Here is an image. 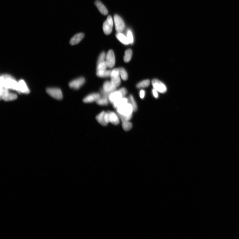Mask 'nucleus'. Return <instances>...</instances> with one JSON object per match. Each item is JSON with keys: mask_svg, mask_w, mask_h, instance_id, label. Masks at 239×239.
Returning a JSON list of instances; mask_svg holds the SVG:
<instances>
[{"mask_svg": "<svg viewBox=\"0 0 239 239\" xmlns=\"http://www.w3.org/2000/svg\"><path fill=\"white\" fill-rule=\"evenodd\" d=\"M4 79V87L8 89L14 90L18 91V84L16 80L9 75H2Z\"/></svg>", "mask_w": 239, "mask_h": 239, "instance_id": "nucleus-1", "label": "nucleus"}, {"mask_svg": "<svg viewBox=\"0 0 239 239\" xmlns=\"http://www.w3.org/2000/svg\"><path fill=\"white\" fill-rule=\"evenodd\" d=\"M106 55L105 52H102L100 54L97 60V65L105 61L106 58Z\"/></svg>", "mask_w": 239, "mask_h": 239, "instance_id": "nucleus-29", "label": "nucleus"}, {"mask_svg": "<svg viewBox=\"0 0 239 239\" xmlns=\"http://www.w3.org/2000/svg\"><path fill=\"white\" fill-rule=\"evenodd\" d=\"M121 93L122 96L125 97L127 93V90L126 88L124 87L121 88L119 90Z\"/></svg>", "mask_w": 239, "mask_h": 239, "instance_id": "nucleus-32", "label": "nucleus"}, {"mask_svg": "<svg viewBox=\"0 0 239 239\" xmlns=\"http://www.w3.org/2000/svg\"><path fill=\"white\" fill-rule=\"evenodd\" d=\"M111 72V70H106L98 71L96 72V75L100 78H108L110 76Z\"/></svg>", "mask_w": 239, "mask_h": 239, "instance_id": "nucleus-20", "label": "nucleus"}, {"mask_svg": "<svg viewBox=\"0 0 239 239\" xmlns=\"http://www.w3.org/2000/svg\"><path fill=\"white\" fill-rule=\"evenodd\" d=\"M0 98L1 100L8 102L16 100L17 96L16 94L9 92L8 89L4 87L0 91Z\"/></svg>", "mask_w": 239, "mask_h": 239, "instance_id": "nucleus-3", "label": "nucleus"}, {"mask_svg": "<svg viewBox=\"0 0 239 239\" xmlns=\"http://www.w3.org/2000/svg\"><path fill=\"white\" fill-rule=\"evenodd\" d=\"M145 93L144 90H141L140 92V96L141 99H143L145 96Z\"/></svg>", "mask_w": 239, "mask_h": 239, "instance_id": "nucleus-33", "label": "nucleus"}, {"mask_svg": "<svg viewBox=\"0 0 239 239\" xmlns=\"http://www.w3.org/2000/svg\"><path fill=\"white\" fill-rule=\"evenodd\" d=\"M121 78L124 81H126L128 78V75L126 70L123 67H119L118 68Z\"/></svg>", "mask_w": 239, "mask_h": 239, "instance_id": "nucleus-26", "label": "nucleus"}, {"mask_svg": "<svg viewBox=\"0 0 239 239\" xmlns=\"http://www.w3.org/2000/svg\"><path fill=\"white\" fill-rule=\"evenodd\" d=\"M84 37V33H79L73 36L70 39V44L72 45H75L78 44L83 39Z\"/></svg>", "mask_w": 239, "mask_h": 239, "instance_id": "nucleus-14", "label": "nucleus"}, {"mask_svg": "<svg viewBox=\"0 0 239 239\" xmlns=\"http://www.w3.org/2000/svg\"><path fill=\"white\" fill-rule=\"evenodd\" d=\"M127 37L130 44H133L134 42V39L132 32L131 30H128L127 32Z\"/></svg>", "mask_w": 239, "mask_h": 239, "instance_id": "nucleus-30", "label": "nucleus"}, {"mask_svg": "<svg viewBox=\"0 0 239 239\" xmlns=\"http://www.w3.org/2000/svg\"><path fill=\"white\" fill-rule=\"evenodd\" d=\"M47 93L50 96L57 100H61L63 96L62 91L59 88H50L46 90Z\"/></svg>", "mask_w": 239, "mask_h": 239, "instance_id": "nucleus-8", "label": "nucleus"}, {"mask_svg": "<svg viewBox=\"0 0 239 239\" xmlns=\"http://www.w3.org/2000/svg\"><path fill=\"white\" fill-rule=\"evenodd\" d=\"M85 80L84 77H80L72 81L69 84L70 88L74 90H78L85 84Z\"/></svg>", "mask_w": 239, "mask_h": 239, "instance_id": "nucleus-9", "label": "nucleus"}, {"mask_svg": "<svg viewBox=\"0 0 239 239\" xmlns=\"http://www.w3.org/2000/svg\"><path fill=\"white\" fill-rule=\"evenodd\" d=\"M120 75L118 69H114L111 70L110 77H114V76Z\"/></svg>", "mask_w": 239, "mask_h": 239, "instance_id": "nucleus-31", "label": "nucleus"}, {"mask_svg": "<svg viewBox=\"0 0 239 239\" xmlns=\"http://www.w3.org/2000/svg\"><path fill=\"white\" fill-rule=\"evenodd\" d=\"M152 84L154 89L159 93H163L167 91L166 86L162 82L157 79H153Z\"/></svg>", "mask_w": 239, "mask_h": 239, "instance_id": "nucleus-6", "label": "nucleus"}, {"mask_svg": "<svg viewBox=\"0 0 239 239\" xmlns=\"http://www.w3.org/2000/svg\"><path fill=\"white\" fill-rule=\"evenodd\" d=\"M105 112L103 111L97 115L96 117V120L99 123L103 126H106L107 125L105 123Z\"/></svg>", "mask_w": 239, "mask_h": 239, "instance_id": "nucleus-19", "label": "nucleus"}, {"mask_svg": "<svg viewBox=\"0 0 239 239\" xmlns=\"http://www.w3.org/2000/svg\"><path fill=\"white\" fill-rule=\"evenodd\" d=\"M122 97H123L122 96L120 91L119 90L117 91L115 90L110 93L108 99L109 102L113 104L115 101Z\"/></svg>", "mask_w": 239, "mask_h": 239, "instance_id": "nucleus-13", "label": "nucleus"}, {"mask_svg": "<svg viewBox=\"0 0 239 239\" xmlns=\"http://www.w3.org/2000/svg\"><path fill=\"white\" fill-rule=\"evenodd\" d=\"M128 99L125 97H122L113 103V106L116 109L128 103Z\"/></svg>", "mask_w": 239, "mask_h": 239, "instance_id": "nucleus-17", "label": "nucleus"}, {"mask_svg": "<svg viewBox=\"0 0 239 239\" xmlns=\"http://www.w3.org/2000/svg\"><path fill=\"white\" fill-rule=\"evenodd\" d=\"M116 38L120 41L122 43L125 45H128L130 44L129 41L127 37L121 33H117L116 35Z\"/></svg>", "mask_w": 239, "mask_h": 239, "instance_id": "nucleus-18", "label": "nucleus"}, {"mask_svg": "<svg viewBox=\"0 0 239 239\" xmlns=\"http://www.w3.org/2000/svg\"><path fill=\"white\" fill-rule=\"evenodd\" d=\"M105 62L107 67L110 69L112 68L115 65V58L113 51L109 50L106 55Z\"/></svg>", "mask_w": 239, "mask_h": 239, "instance_id": "nucleus-7", "label": "nucleus"}, {"mask_svg": "<svg viewBox=\"0 0 239 239\" xmlns=\"http://www.w3.org/2000/svg\"><path fill=\"white\" fill-rule=\"evenodd\" d=\"M109 114V122L113 125H117L120 122V118L117 113L113 111H108Z\"/></svg>", "mask_w": 239, "mask_h": 239, "instance_id": "nucleus-11", "label": "nucleus"}, {"mask_svg": "<svg viewBox=\"0 0 239 239\" xmlns=\"http://www.w3.org/2000/svg\"><path fill=\"white\" fill-rule=\"evenodd\" d=\"M152 93L153 95H154V96L156 98H158V94L157 92V91L155 90V89H153L152 90Z\"/></svg>", "mask_w": 239, "mask_h": 239, "instance_id": "nucleus-34", "label": "nucleus"}, {"mask_svg": "<svg viewBox=\"0 0 239 239\" xmlns=\"http://www.w3.org/2000/svg\"><path fill=\"white\" fill-rule=\"evenodd\" d=\"M122 122V127L123 130L125 131L130 130L133 127V124L130 121H123Z\"/></svg>", "mask_w": 239, "mask_h": 239, "instance_id": "nucleus-24", "label": "nucleus"}, {"mask_svg": "<svg viewBox=\"0 0 239 239\" xmlns=\"http://www.w3.org/2000/svg\"><path fill=\"white\" fill-rule=\"evenodd\" d=\"M133 55V52L131 49H128L125 51L124 60L125 63H128L131 60Z\"/></svg>", "mask_w": 239, "mask_h": 239, "instance_id": "nucleus-22", "label": "nucleus"}, {"mask_svg": "<svg viewBox=\"0 0 239 239\" xmlns=\"http://www.w3.org/2000/svg\"><path fill=\"white\" fill-rule=\"evenodd\" d=\"M101 97L99 93H94L89 94L84 98L83 102L84 103H91L96 102Z\"/></svg>", "mask_w": 239, "mask_h": 239, "instance_id": "nucleus-10", "label": "nucleus"}, {"mask_svg": "<svg viewBox=\"0 0 239 239\" xmlns=\"http://www.w3.org/2000/svg\"><path fill=\"white\" fill-rule=\"evenodd\" d=\"M128 100V102L130 103L133 107L134 111L136 112L137 109V105L136 101L132 95H130Z\"/></svg>", "mask_w": 239, "mask_h": 239, "instance_id": "nucleus-27", "label": "nucleus"}, {"mask_svg": "<svg viewBox=\"0 0 239 239\" xmlns=\"http://www.w3.org/2000/svg\"><path fill=\"white\" fill-rule=\"evenodd\" d=\"M110 82L115 87L117 88L120 85L121 83L120 76L118 75L111 77Z\"/></svg>", "mask_w": 239, "mask_h": 239, "instance_id": "nucleus-21", "label": "nucleus"}, {"mask_svg": "<svg viewBox=\"0 0 239 239\" xmlns=\"http://www.w3.org/2000/svg\"><path fill=\"white\" fill-rule=\"evenodd\" d=\"M116 109L119 115L124 116L133 115V112H134L132 105L129 102Z\"/></svg>", "mask_w": 239, "mask_h": 239, "instance_id": "nucleus-2", "label": "nucleus"}, {"mask_svg": "<svg viewBox=\"0 0 239 239\" xmlns=\"http://www.w3.org/2000/svg\"><path fill=\"white\" fill-rule=\"evenodd\" d=\"M113 20L110 15L107 18V20L104 22L103 29L104 33L106 35H109L111 33L113 26Z\"/></svg>", "mask_w": 239, "mask_h": 239, "instance_id": "nucleus-5", "label": "nucleus"}, {"mask_svg": "<svg viewBox=\"0 0 239 239\" xmlns=\"http://www.w3.org/2000/svg\"><path fill=\"white\" fill-rule=\"evenodd\" d=\"M107 66L105 61L97 65L96 71H100L106 70Z\"/></svg>", "mask_w": 239, "mask_h": 239, "instance_id": "nucleus-28", "label": "nucleus"}, {"mask_svg": "<svg viewBox=\"0 0 239 239\" xmlns=\"http://www.w3.org/2000/svg\"><path fill=\"white\" fill-rule=\"evenodd\" d=\"M18 92L19 93L27 94L30 93V90L27 87L25 81L23 80H20L18 82Z\"/></svg>", "mask_w": 239, "mask_h": 239, "instance_id": "nucleus-12", "label": "nucleus"}, {"mask_svg": "<svg viewBox=\"0 0 239 239\" xmlns=\"http://www.w3.org/2000/svg\"><path fill=\"white\" fill-rule=\"evenodd\" d=\"M114 21L116 31L117 33H121L125 28V24L122 18L119 15L115 14L114 16Z\"/></svg>", "mask_w": 239, "mask_h": 239, "instance_id": "nucleus-4", "label": "nucleus"}, {"mask_svg": "<svg viewBox=\"0 0 239 239\" xmlns=\"http://www.w3.org/2000/svg\"><path fill=\"white\" fill-rule=\"evenodd\" d=\"M103 90L105 92L110 93L115 91L116 88L113 86L111 82L107 81L104 82L103 86Z\"/></svg>", "mask_w": 239, "mask_h": 239, "instance_id": "nucleus-15", "label": "nucleus"}, {"mask_svg": "<svg viewBox=\"0 0 239 239\" xmlns=\"http://www.w3.org/2000/svg\"><path fill=\"white\" fill-rule=\"evenodd\" d=\"M97 105L100 106H107L108 105L109 101L108 98L102 96L96 102Z\"/></svg>", "mask_w": 239, "mask_h": 239, "instance_id": "nucleus-23", "label": "nucleus"}, {"mask_svg": "<svg viewBox=\"0 0 239 239\" xmlns=\"http://www.w3.org/2000/svg\"><path fill=\"white\" fill-rule=\"evenodd\" d=\"M150 84V81L149 79H146L140 81L136 85L137 88H140L148 87Z\"/></svg>", "mask_w": 239, "mask_h": 239, "instance_id": "nucleus-25", "label": "nucleus"}, {"mask_svg": "<svg viewBox=\"0 0 239 239\" xmlns=\"http://www.w3.org/2000/svg\"><path fill=\"white\" fill-rule=\"evenodd\" d=\"M95 5L102 14L106 15L108 13V11L102 3L99 0H96L94 3Z\"/></svg>", "mask_w": 239, "mask_h": 239, "instance_id": "nucleus-16", "label": "nucleus"}]
</instances>
